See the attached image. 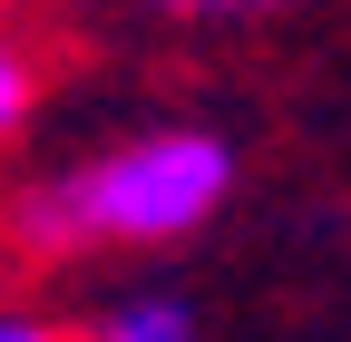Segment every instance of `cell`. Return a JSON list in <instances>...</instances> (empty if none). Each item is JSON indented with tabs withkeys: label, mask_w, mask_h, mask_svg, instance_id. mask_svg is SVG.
Instances as JSON below:
<instances>
[{
	"label": "cell",
	"mask_w": 351,
	"mask_h": 342,
	"mask_svg": "<svg viewBox=\"0 0 351 342\" xmlns=\"http://www.w3.org/2000/svg\"><path fill=\"white\" fill-rule=\"evenodd\" d=\"M225 196H234V137L166 117V127H137L98 157H69L49 176L10 186L0 196V254L20 274L98 264V254H156V244H186L195 225H215Z\"/></svg>",
	"instance_id": "cell-1"
},
{
	"label": "cell",
	"mask_w": 351,
	"mask_h": 342,
	"mask_svg": "<svg viewBox=\"0 0 351 342\" xmlns=\"http://www.w3.org/2000/svg\"><path fill=\"white\" fill-rule=\"evenodd\" d=\"M147 10H176V20H244V10H274V0H147Z\"/></svg>",
	"instance_id": "cell-5"
},
{
	"label": "cell",
	"mask_w": 351,
	"mask_h": 342,
	"mask_svg": "<svg viewBox=\"0 0 351 342\" xmlns=\"http://www.w3.org/2000/svg\"><path fill=\"white\" fill-rule=\"evenodd\" d=\"M0 342H78V323L39 313V304H0Z\"/></svg>",
	"instance_id": "cell-4"
},
{
	"label": "cell",
	"mask_w": 351,
	"mask_h": 342,
	"mask_svg": "<svg viewBox=\"0 0 351 342\" xmlns=\"http://www.w3.org/2000/svg\"><path fill=\"white\" fill-rule=\"evenodd\" d=\"M29 117H39V39L0 10V157L29 137Z\"/></svg>",
	"instance_id": "cell-3"
},
{
	"label": "cell",
	"mask_w": 351,
	"mask_h": 342,
	"mask_svg": "<svg viewBox=\"0 0 351 342\" xmlns=\"http://www.w3.org/2000/svg\"><path fill=\"white\" fill-rule=\"evenodd\" d=\"M78 342H205V323L176 304V293H108V304L78 323Z\"/></svg>",
	"instance_id": "cell-2"
}]
</instances>
